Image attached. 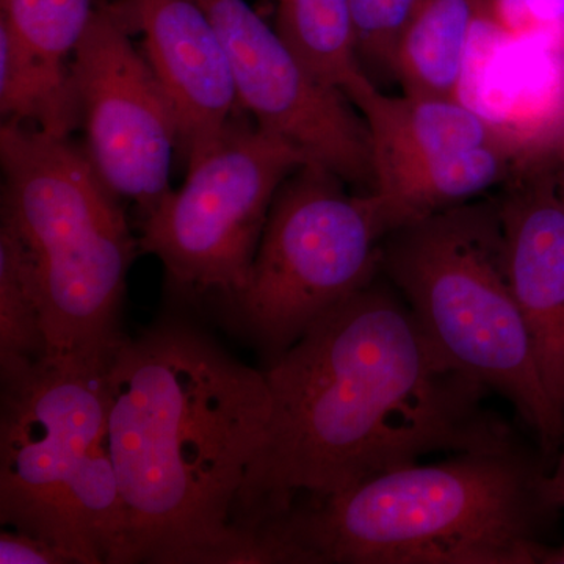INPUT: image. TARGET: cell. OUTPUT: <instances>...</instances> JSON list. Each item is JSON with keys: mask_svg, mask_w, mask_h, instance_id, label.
I'll use <instances>...</instances> for the list:
<instances>
[{"mask_svg": "<svg viewBox=\"0 0 564 564\" xmlns=\"http://www.w3.org/2000/svg\"><path fill=\"white\" fill-rule=\"evenodd\" d=\"M272 413L234 524L252 533L299 497L518 440L491 389L448 361L383 274L263 370Z\"/></svg>", "mask_w": 564, "mask_h": 564, "instance_id": "6da1fadb", "label": "cell"}, {"mask_svg": "<svg viewBox=\"0 0 564 564\" xmlns=\"http://www.w3.org/2000/svg\"><path fill=\"white\" fill-rule=\"evenodd\" d=\"M107 441L128 513L124 563L259 564L234 508L272 413L265 372L184 318L126 336Z\"/></svg>", "mask_w": 564, "mask_h": 564, "instance_id": "7a4b0ae2", "label": "cell"}, {"mask_svg": "<svg viewBox=\"0 0 564 564\" xmlns=\"http://www.w3.org/2000/svg\"><path fill=\"white\" fill-rule=\"evenodd\" d=\"M545 474L514 440L299 497L256 533L270 564H533L560 511Z\"/></svg>", "mask_w": 564, "mask_h": 564, "instance_id": "3957f363", "label": "cell"}, {"mask_svg": "<svg viewBox=\"0 0 564 564\" xmlns=\"http://www.w3.org/2000/svg\"><path fill=\"white\" fill-rule=\"evenodd\" d=\"M0 226L31 258L44 358L107 359L120 347L126 281L140 248L118 196L69 139L3 121Z\"/></svg>", "mask_w": 564, "mask_h": 564, "instance_id": "277c9868", "label": "cell"}, {"mask_svg": "<svg viewBox=\"0 0 564 564\" xmlns=\"http://www.w3.org/2000/svg\"><path fill=\"white\" fill-rule=\"evenodd\" d=\"M381 274L441 352L513 404L554 458L564 411L552 399L508 273L499 199H474L393 229Z\"/></svg>", "mask_w": 564, "mask_h": 564, "instance_id": "5b68a950", "label": "cell"}, {"mask_svg": "<svg viewBox=\"0 0 564 564\" xmlns=\"http://www.w3.org/2000/svg\"><path fill=\"white\" fill-rule=\"evenodd\" d=\"M392 204L307 162L282 182L250 274L221 299L226 317L272 364L314 323L381 274Z\"/></svg>", "mask_w": 564, "mask_h": 564, "instance_id": "8992f818", "label": "cell"}, {"mask_svg": "<svg viewBox=\"0 0 564 564\" xmlns=\"http://www.w3.org/2000/svg\"><path fill=\"white\" fill-rule=\"evenodd\" d=\"M307 162L299 148L237 115L220 143L188 163L180 191L144 215L140 250L161 261L176 292H239L278 188Z\"/></svg>", "mask_w": 564, "mask_h": 564, "instance_id": "52a82bcc", "label": "cell"}, {"mask_svg": "<svg viewBox=\"0 0 564 564\" xmlns=\"http://www.w3.org/2000/svg\"><path fill=\"white\" fill-rule=\"evenodd\" d=\"M111 358H43L2 380L0 521L68 558L63 500L85 456L107 437Z\"/></svg>", "mask_w": 564, "mask_h": 564, "instance_id": "ba28073f", "label": "cell"}, {"mask_svg": "<svg viewBox=\"0 0 564 564\" xmlns=\"http://www.w3.org/2000/svg\"><path fill=\"white\" fill-rule=\"evenodd\" d=\"M128 29L121 10L96 7L70 58V74L93 166L144 217L172 191L180 128L169 95Z\"/></svg>", "mask_w": 564, "mask_h": 564, "instance_id": "9c48e42d", "label": "cell"}, {"mask_svg": "<svg viewBox=\"0 0 564 564\" xmlns=\"http://www.w3.org/2000/svg\"><path fill=\"white\" fill-rule=\"evenodd\" d=\"M228 57L240 109L359 192H375L369 129L347 95L299 61L245 0H198Z\"/></svg>", "mask_w": 564, "mask_h": 564, "instance_id": "30bf717a", "label": "cell"}, {"mask_svg": "<svg viewBox=\"0 0 564 564\" xmlns=\"http://www.w3.org/2000/svg\"><path fill=\"white\" fill-rule=\"evenodd\" d=\"M458 99L530 158L555 155L564 144V35H511L481 3Z\"/></svg>", "mask_w": 564, "mask_h": 564, "instance_id": "8fae6325", "label": "cell"}, {"mask_svg": "<svg viewBox=\"0 0 564 564\" xmlns=\"http://www.w3.org/2000/svg\"><path fill=\"white\" fill-rule=\"evenodd\" d=\"M120 10L143 33L144 55L176 115L180 150L188 163L198 161L240 109L214 24L198 0H124Z\"/></svg>", "mask_w": 564, "mask_h": 564, "instance_id": "7c38bea8", "label": "cell"}, {"mask_svg": "<svg viewBox=\"0 0 564 564\" xmlns=\"http://www.w3.org/2000/svg\"><path fill=\"white\" fill-rule=\"evenodd\" d=\"M499 199L508 273L552 399L564 411V204L554 158L527 163Z\"/></svg>", "mask_w": 564, "mask_h": 564, "instance_id": "4fadbf2b", "label": "cell"}, {"mask_svg": "<svg viewBox=\"0 0 564 564\" xmlns=\"http://www.w3.org/2000/svg\"><path fill=\"white\" fill-rule=\"evenodd\" d=\"M344 93L369 129L375 192L462 152L513 141L459 99L386 95L367 74Z\"/></svg>", "mask_w": 564, "mask_h": 564, "instance_id": "5bb4252c", "label": "cell"}, {"mask_svg": "<svg viewBox=\"0 0 564 564\" xmlns=\"http://www.w3.org/2000/svg\"><path fill=\"white\" fill-rule=\"evenodd\" d=\"M484 0H419L393 52L404 95L458 99Z\"/></svg>", "mask_w": 564, "mask_h": 564, "instance_id": "9a60e30c", "label": "cell"}, {"mask_svg": "<svg viewBox=\"0 0 564 564\" xmlns=\"http://www.w3.org/2000/svg\"><path fill=\"white\" fill-rule=\"evenodd\" d=\"M0 113L3 121L69 139L79 104L69 65L52 62L0 21Z\"/></svg>", "mask_w": 564, "mask_h": 564, "instance_id": "2e32d148", "label": "cell"}, {"mask_svg": "<svg viewBox=\"0 0 564 564\" xmlns=\"http://www.w3.org/2000/svg\"><path fill=\"white\" fill-rule=\"evenodd\" d=\"M276 29L323 84L344 91L364 70L348 0H276Z\"/></svg>", "mask_w": 564, "mask_h": 564, "instance_id": "e0dca14e", "label": "cell"}, {"mask_svg": "<svg viewBox=\"0 0 564 564\" xmlns=\"http://www.w3.org/2000/svg\"><path fill=\"white\" fill-rule=\"evenodd\" d=\"M46 356L43 307L31 258L0 226V377L24 372Z\"/></svg>", "mask_w": 564, "mask_h": 564, "instance_id": "ac0fdd59", "label": "cell"}, {"mask_svg": "<svg viewBox=\"0 0 564 564\" xmlns=\"http://www.w3.org/2000/svg\"><path fill=\"white\" fill-rule=\"evenodd\" d=\"M95 10L93 0H2L0 21L44 57L69 65Z\"/></svg>", "mask_w": 564, "mask_h": 564, "instance_id": "d6986e66", "label": "cell"}, {"mask_svg": "<svg viewBox=\"0 0 564 564\" xmlns=\"http://www.w3.org/2000/svg\"><path fill=\"white\" fill-rule=\"evenodd\" d=\"M355 25L359 62L369 69L392 77L393 52L404 24L419 0H348Z\"/></svg>", "mask_w": 564, "mask_h": 564, "instance_id": "ffe728a7", "label": "cell"}, {"mask_svg": "<svg viewBox=\"0 0 564 564\" xmlns=\"http://www.w3.org/2000/svg\"><path fill=\"white\" fill-rule=\"evenodd\" d=\"M2 564H73L61 549L36 534L7 529L0 534Z\"/></svg>", "mask_w": 564, "mask_h": 564, "instance_id": "44dd1931", "label": "cell"}, {"mask_svg": "<svg viewBox=\"0 0 564 564\" xmlns=\"http://www.w3.org/2000/svg\"><path fill=\"white\" fill-rule=\"evenodd\" d=\"M536 31L564 35V0H521Z\"/></svg>", "mask_w": 564, "mask_h": 564, "instance_id": "7402d4cb", "label": "cell"}, {"mask_svg": "<svg viewBox=\"0 0 564 564\" xmlns=\"http://www.w3.org/2000/svg\"><path fill=\"white\" fill-rule=\"evenodd\" d=\"M544 492L549 502L555 508L562 510L564 508V430L562 444H560L558 454H556V463L551 473L545 474Z\"/></svg>", "mask_w": 564, "mask_h": 564, "instance_id": "603a6c76", "label": "cell"}, {"mask_svg": "<svg viewBox=\"0 0 564 564\" xmlns=\"http://www.w3.org/2000/svg\"><path fill=\"white\" fill-rule=\"evenodd\" d=\"M533 564H564V544H538L533 551Z\"/></svg>", "mask_w": 564, "mask_h": 564, "instance_id": "cb8c5ba5", "label": "cell"}, {"mask_svg": "<svg viewBox=\"0 0 564 564\" xmlns=\"http://www.w3.org/2000/svg\"><path fill=\"white\" fill-rule=\"evenodd\" d=\"M554 172L556 192H558L560 198H562V202L564 204V144L555 154Z\"/></svg>", "mask_w": 564, "mask_h": 564, "instance_id": "d4e9b609", "label": "cell"}]
</instances>
